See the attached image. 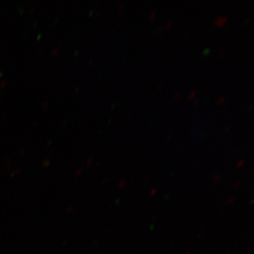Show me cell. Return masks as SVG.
Masks as SVG:
<instances>
[{
	"mask_svg": "<svg viewBox=\"0 0 254 254\" xmlns=\"http://www.w3.org/2000/svg\"><path fill=\"white\" fill-rule=\"evenodd\" d=\"M222 20V17H219L216 21L215 22V24L217 25V26H219V27H221L222 26V24H225V22H226V20H225V21H221Z\"/></svg>",
	"mask_w": 254,
	"mask_h": 254,
	"instance_id": "cell-1",
	"label": "cell"
}]
</instances>
